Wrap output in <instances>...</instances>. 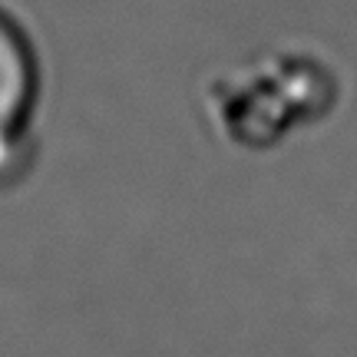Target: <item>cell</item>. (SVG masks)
Returning a JSON list of instances; mask_svg holds the SVG:
<instances>
[{
    "label": "cell",
    "mask_w": 357,
    "mask_h": 357,
    "mask_svg": "<svg viewBox=\"0 0 357 357\" xmlns=\"http://www.w3.org/2000/svg\"><path fill=\"white\" fill-rule=\"evenodd\" d=\"M37 100V63L20 26L0 10V176L24 155L26 123Z\"/></svg>",
    "instance_id": "obj_1"
}]
</instances>
